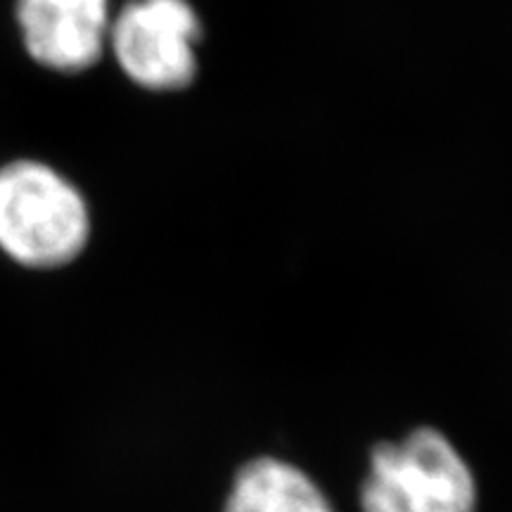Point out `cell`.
Wrapping results in <instances>:
<instances>
[{
    "instance_id": "cell-1",
    "label": "cell",
    "mask_w": 512,
    "mask_h": 512,
    "mask_svg": "<svg viewBox=\"0 0 512 512\" xmlns=\"http://www.w3.org/2000/svg\"><path fill=\"white\" fill-rule=\"evenodd\" d=\"M91 238L88 204L60 171L41 162L0 169V249L27 268L72 264Z\"/></svg>"
},
{
    "instance_id": "cell-2",
    "label": "cell",
    "mask_w": 512,
    "mask_h": 512,
    "mask_svg": "<svg viewBox=\"0 0 512 512\" xmlns=\"http://www.w3.org/2000/svg\"><path fill=\"white\" fill-rule=\"evenodd\" d=\"M363 512H477V482L446 434L418 427L370 451Z\"/></svg>"
},
{
    "instance_id": "cell-5",
    "label": "cell",
    "mask_w": 512,
    "mask_h": 512,
    "mask_svg": "<svg viewBox=\"0 0 512 512\" xmlns=\"http://www.w3.org/2000/svg\"><path fill=\"white\" fill-rule=\"evenodd\" d=\"M223 512H335V508L297 465L261 456L240 467Z\"/></svg>"
},
{
    "instance_id": "cell-4",
    "label": "cell",
    "mask_w": 512,
    "mask_h": 512,
    "mask_svg": "<svg viewBox=\"0 0 512 512\" xmlns=\"http://www.w3.org/2000/svg\"><path fill=\"white\" fill-rule=\"evenodd\" d=\"M27 53L62 74L91 69L110 38V0H17Z\"/></svg>"
},
{
    "instance_id": "cell-3",
    "label": "cell",
    "mask_w": 512,
    "mask_h": 512,
    "mask_svg": "<svg viewBox=\"0 0 512 512\" xmlns=\"http://www.w3.org/2000/svg\"><path fill=\"white\" fill-rule=\"evenodd\" d=\"M200 17L188 0H131L110 24L119 67L140 88L181 91L195 79Z\"/></svg>"
}]
</instances>
